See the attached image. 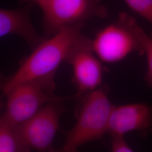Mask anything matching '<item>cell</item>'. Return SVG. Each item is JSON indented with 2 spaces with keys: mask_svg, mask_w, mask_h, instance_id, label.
I'll return each mask as SVG.
<instances>
[{
  "mask_svg": "<svg viewBox=\"0 0 152 152\" xmlns=\"http://www.w3.org/2000/svg\"><path fill=\"white\" fill-rule=\"evenodd\" d=\"M58 102L46 104L32 117L17 126L23 141L30 151L51 150L59 127L61 109Z\"/></svg>",
  "mask_w": 152,
  "mask_h": 152,
  "instance_id": "6",
  "label": "cell"
},
{
  "mask_svg": "<svg viewBox=\"0 0 152 152\" xmlns=\"http://www.w3.org/2000/svg\"><path fill=\"white\" fill-rule=\"evenodd\" d=\"M66 61L72 65L77 95L87 94L102 86L103 68L93 51L91 39L82 35Z\"/></svg>",
  "mask_w": 152,
  "mask_h": 152,
  "instance_id": "7",
  "label": "cell"
},
{
  "mask_svg": "<svg viewBox=\"0 0 152 152\" xmlns=\"http://www.w3.org/2000/svg\"><path fill=\"white\" fill-rule=\"evenodd\" d=\"M55 83L51 81H32L20 83L5 95L6 105L2 117L18 126L29 119L46 104L60 101L54 94Z\"/></svg>",
  "mask_w": 152,
  "mask_h": 152,
  "instance_id": "4",
  "label": "cell"
},
{
  "mask_svg": "<svg viewBox=\"0 0 152 152\" xmlns=\"http://www.w3.org/2000/svg\"><path fill=\"white\" fill-rule=\"evenodd\" d=\"M41 10L43 14L44 38H48L62 28L98 17L106 18L107 9L102 0H48Z\"/></svg>",
  "mask_w": 152,
  "mask_h": 152,
  "instance_id": "5",
  "label": "cell"
},
{
  "mask_svg": "<svg viewBox=\"0 0 152 152\" xmlns=\"http://www.w3.org/2000/svg\"><path fill=\"white\" fill-rule=\"evenodd\" d=\"M31 151L22 140L17 126L12 125L2 117L0 120V152Z\"/></svg>",
  "mask_w": 152,
  "mask_h": 152,
  "instance_id": "10",
  "label": "cell"
},
{
  "mask_svg": "<svg viewBox=\"0 0 152 152\" xmlns=\"http://www.w3.org/2000/svg\"><path fill=\"white\" fill-rule=\"evenodd\" d=\"M84 24L65 27L53 36L43 38L5 83L4 94L23 82L54 80L56 71L61 63L66 60L72 49L82 36L81 30Z\"/></svg>",
  "mask_w": 152,
  "mask_h": 152,
  "instance_id": "1",
  "label": "cell"
},
{
  "mask_svg": "<svg viewBox=\"0 0 152 152\" xmlns=\"http://www.w3.org/2000/svg\"><path fill=\"white\" fill-rule=\"evenodd\" d=\"M141 37L144 55H146L147 61V69L144 80L148 86L152 89V37L149 36L143 29Z\"/></svg>",
  "mask_w": 152,
  "mask_h": 152,
  "instance_id": "11",
  "label": "cell"
},
{
  "mask_svg": "<svg viewBox=\"0 0 152 152\" xmlns=\"http://www.w3.org/2000/svg\"><path fill=\"white\" fill-rule=\"evenodd\" d=\"M124 1L132 10L135 11L149 22L152 27V0Z\"/></svg>",
  "mask_w": 152,
  "mask_h": 152,
  "instance_id": "12",
  "label": "cell"
},
{
  "mask_svg": "<svg viewBox=\"0 0 152 152\" xmlns=\"http://www.w3.org/2000/svg\"><path fill=\"white\" fill-rule=\"evenodd\" d=\"M110 149L113 152H130L134 150L125 140V135L113 134L111 135Z\"/></svg>",
  "mask_w": 152,
  "mask_h": 152,
  "instance_id": "13",
  "label": "cell"
},
{
  "mask_svg": "<svg viewBox=\"0 0 152 152\" xmlns=\"http://www.w3.org/2000/svg\"><path fill=\"white\" fill-rule=\"evenodd\" d=\"M142 29L134 18L121 12L115 22L100 30L91 40L93 51L100 60L107 63L120 61L133 53L144 55Z\"/></svg>",
  "mask_w": 152,
  "mask_h": 152,
  "instance_id": "3",
  "label": "cell"
},
{
  "mask_svg": "<svg viewBox=\"0 0 152 152\" xmlns=\"http://www.w3.org/2000/svg\"><path fill=\"white\" fill-rule=\"evenodd\" d=\"M108 91L107 87L101 86L83 98L76 125L68 133L62 152H76L79 147L101 139L108 132L114 105L109 100Z\"/></svg>",
  "mask_w": 152,
  "mask_h": 152,
  "instance_id": "2",
  "label": "cell"
},
{
  "mask_svg": "<svg viewBox=\"0 0 152 152\" xmlns=\"http://www.w3.org/2000/svg\"><path fill=\"white\" fill-rule=\"evenodd\" d=\"M31 5L16 9H0V37L16 35L33 50L44 38L39 36L33 24L30 17Z\"/></svg>",
  "mask_w": 152,
  "mask_h": 152,
  "instance_id": "9",
  "label": "cell"
},
{
  "mask_svg": "<svg viewBox=\"0 0 152 152\" xmlns=\"http://www.w3.org/2000/svg\"><path fill=\"white\" fill-rule=\"evenodd\" d=\"M152 130V105L133 103L114 106L109 120L110 135L132 132H148Z\"/></svg>",
  "mask_w": 152,
  "mask_h": 152,
  "instance_id": "8",
  "label": "cell"
},
{
  "mask_svg": "<svg viewBox=\"0 0 152 152\" xmlns=\"http://www.w3.org/2000/svg\"><path fill=\"white\" fill-rule=\"evenodd\" d=\"M19 1L22 4H28V3H29V4L34 3L36 5H37L41 9L48 0H19Z\"/></svg>",
  "mask_w": 152,
  "mask_h": 152,
  "instance_id": "14",
  "label": "cell"
}]
</instances>
